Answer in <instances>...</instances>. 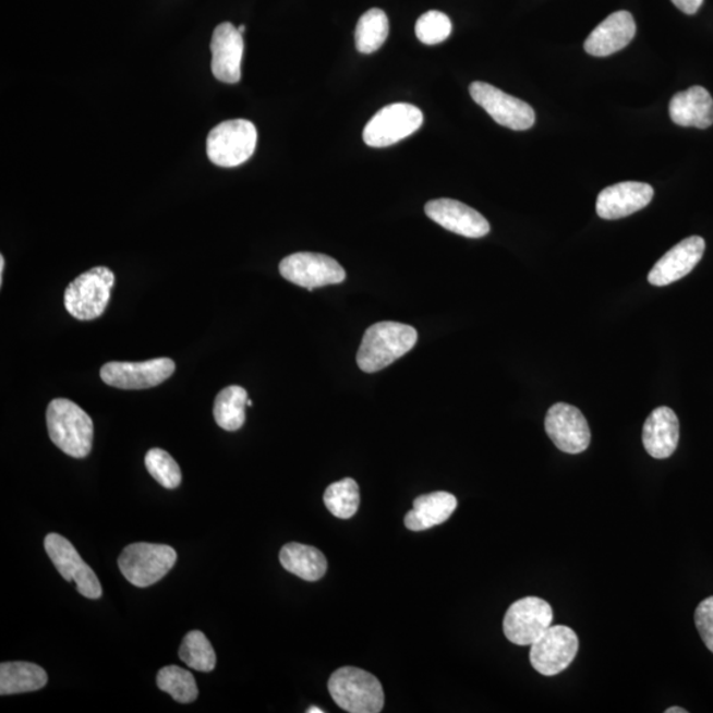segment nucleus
<instances>
[{
    "mask_svg": "<svg viewBox=\"0 0 713 713\" xmlns=\"http://www.w3.org/2000/svg\"><path fill=\"white\" fill-rule=\"evenodd\" d=\"M177 368L170 359L146 362H109L101 368L106 385L122 390H143L165 383Z\"/></svg>",
    "mask_w": 713,
    "mask_h": 713,
    "instance_id": "nucleus-12",
    "label": "nucleus"
},
{
    "mask_svg": "<svg viewBox=\"0 0 713 713\" xmlns=\"http://www.w3.org/2000/svg\"><path fill=\"white\" fill-rule=\"evenodd\" d=\"M306 712H309V713H323L324 711L321 710V709H317V706H311V709L309 711H306Z\"/></svg>",
    "mask_w": 713,
    "mask_h": 713,
    "instance_id": "nucleus-36",
    "label": "nucleus"
},
{
    "mask_svg": "<svg viewBox=\"0 0 713 713\" xmlns=\"http://www.w3.org/2000/svg\"><path fill=\"white\" fill-rule=\"evenodd\" d=\"M246 404L249 406V408H252V406H253V402H252V400H250V399H247V402H246Z\"/></svg>",
    "mask_w": 713,
    "mask_h": 713,
    "instance_id": "nucleus-38",
    "label": "nucleus"
},
{
    "mask_svg": "<svg viewBox=\"0 0 713 713\" xmlns=\"http://www.w3.org/2000/svg\"><path fill=\"white\" fill-rule=\"evenodd\" d=\"M636 22L628 11H618L600 23L587 37L584 49L594 58H606L621 51L635 39Z\"/></svg>",
    "mask_w": 713,
    "mask_h": 713,
    "instance_id": "nucleus-19",
    "label": "nucleus"
},
{
    "mask_svg": "<svg viewBox=\"0 0 713 713\" xmlns=\"http://www.w3.org/2000/svg\"><path fill=\"white\" fill-rule=\"evenodd\" d=\"M177 560L178 554L171 546L141 542L123 549L118 566L131 584L146 588L165 578Z\"/></svg>",
    "mask_w": 713,
    "mask_h": 713,
    "instance_id": "nucleus-4",
    "label": "nucleus"
},
{
    "mask_svg": "<svg viewBox=\"0 0 713 713\" xmlns=\"http://www.w3.org/2000/svg\"><path fill=\"white\" fill-rule=\"evenodd\" d=\"M180 660L193 670L210 673L215 670L217 656L210 641L203 631L192 630L184 637L179 650Z\"/></svg>",
    "mask_w": 713,
    "mask_h": 713,
    "instance_id": "nucleus-27",
    "label": "nucleus"
},
{
    "mask_svg": "<svg viewBox=\"0 0 713 713\" xmlns=\"http://www.w3.org/2000/svg\"><path fill=\"white\" fill-rule=\"evenodd\" d=\"M146 468L149 474L167 490H174L181 483V471L178 462L166 450L154 448L146 455Z\"/></svg>",
    "mask_w": 713,
    "mask_h": 713,
    "instance_id": "nucleus-30",
    "label": "nucleus"
},
{
    "mask_svg": "<svg viewBox=\"0 0 713 713\" xmlns=\"http://www.w3.org/2000/svg\"><path fill=\"white\" fill-rule=\"evenodd\" d=\"M258 133L246 119H233L217 124L206 141V154L213 165L231 168L252 158Z\"/></svg>",
    "mask_w": 713,
    "mask_h": 713,
    "instance_id": "nucleus-5",
    "label": "nucleus"
},
{
    "mask_svg": "<svg viewBox=\"0 0 713 713\" xmlns=\"http://www.w3.org/2000/svg\"><path fill=\"white\" fill-rule=\"evenodd\" d=\"M552 605L540 597L529 596L512 603L504 618V633L515 645L531 646L552 627Z\"/></svg>",
    "mask_w": 713,
    "mask_h": 713,
    "instance_id": "nucleus-9",
    "label": "nucleus"
},
{
    "mask_svg": "<svg viewBox=\"0 0 713 713\" xmlns=\"http://www.w3.org/2000/svg\"><path fill=\"white\" fill-rule=\"evenodd\" d=\"M668 110L678 126L709 129L713 124V99L702 86L675 94Z\"/></svg>",
    "mask_w": 713,
    "mask_h": 713,
    "instance_id": "nucleus-21",
    "label": "nucleus"
},
{
    "mask_svg": "<svg viewBox=\"0 0 713 713\" xmlns=\"http://www.w3.org/2000/svg\"><path fill=\"white\" fill-rule=\"evenodd\" d=\"M705 242L702 237H688L656 262L649 273V283L663 287L687 277L703 258Z\"/></svg>",
    "mask_w": 713,
    "mask_h": 713,
    "instance_id": "nucleus-17",
    "label": "nucleus"
},
{
    "mask_svg": "<svg viewBox=\"0 0 713 713\" xmlns=\"http://www.w3.org/2000/svg\"><path fill=\"white\" fill-rule=\"evenodd\" d=\"M642 442L652 458H670L679 443V421L675 412L668 408L655 409L643 424Z\"/></svg>",
    "mask_w": 713,
    "mask_h": 713,
    "instance_id": "nucleus-20",
    "label": "nucleus"
},
{
    "mask_svg": "<svg viewBox=\"0 0 713 713\" xmlns=\"http://www.w3.org/2000/svg\"><path fill=\"white\" fill-rule=\"evenodd\" d=\"M696 625L704 645L713 653V596L698 605Z\"/></svg>",
    "mask_w": 713,
    "mask_h": 713,
    "instance_id": "nucleus-32",
    "label": "nucleus"
},
{
    "mask_svg": "<svg viewBox=\"0 0 713 713\" xmlns=\"http://www.w3.org/2000/svg\"><path fill=\"white\" fill-rule=\"evenodd\" d=\"M579 652V638L565 625L549 627L531 645V666L544 677H554L571 665Z\"/></svg>",
    "mask_w": 713,
    "mask_h": 713,
    "instance_id": "nucleus-8",
    "label": "nucleus"
},
{
    "mask_svg": "<svg viewBox=\"0 0 713 713\" xmlns=\"http://www.w3.org/2000/svg\"><path fill=\"white\" fill-rule=\"evenodd\" d=\"M654 197L652 185L625 181L605 188L596 203L597 215L604 220H618L645 208Z\"/></svg>",
    "mask_w": 713,
    "mask_h": 713,
    "instance_id": "nucleus-18",
    "label": "nucleus"
},
{
    "mask_svg": "<svg viewBox=\"0 0 713 713\" xmlns=\"http://www.w3.org/2000/svg\"><path fill=\"white\" fill-rule=\"evenodd\" d=\"M666 713H687V710L680 709V706H672V709L666 710Z\"/></svg>",
    "mask_w": 713,
    "mask_h": 713,
    "instance_id": "nucleus-35",
    "label": "nucleus"
},
{
    "mask_svg": "<svg viewBox=\"0 0 713 713\" xmlns=\"http://www.w3.org/2000/svg\"><path fill=\"white\" fill-rule=\"evenodd\" d=\"M328 690L335 703L350 713H379L385 705L383 685L362 668H339L331 674Z\"/></svg>",
    "mask_w": 713,
    "mask_h": 713,
    "instance_id": "nucleus-3",
    "label": "nucleus"
},
{
    "mask_svg": "<svg viewBox=\"0 0 713 713\" xmlns=\"http://www.w3.org/2000/svg\"><path fill=\"white\" fill-rule=\"evenodd\" d=\"M44 547L61 577L67 581H74L83 596L92 600L102 596V587L97 575L67 537L56 533L48 534L44 540Z\"/></svg>",
    "mask_w": 713,
    "mask_h": 713,
    "instance_id": "nucleus-13",
    "label": "nucleus"
},
{
    "mask_svg": "<svg viewBox=\"0 0 713 713\" xmlns=\"http://www.w3.org/2000/svg\"><path fill=\"white\" fill-rule=\"evenodd\" d=\"M677 8L687 15L697 14L704 0H672Z\"/></svg>",
    "mask_w": 713,
    "mask_h": 713,
    "instance_id": "nucleus-33",
    "label": "nucleus"
},
{
    "mask_svg": "<svg viewBox=\"0 0 713 713\" xmlns=\"http://www.w3.org/2000/svg\"><path fill=\"white\" fill-rule=\"evenodd\" d=\"M415 34L425 46H436L452 34V22L440 11H428L418 19Z\"/></svg>",
    "mask_w": 713,
    "mask_h": 713,
    "instance_id": "nucleus-31",
    "label": "nucleus"
},
{
    "mask_svg": "<svg viewBox=\"0 0 713 713\" xmlns=\"http://www.w3.org/2000/svg\"><path fill=\"white\" fill-rule=\"evenodd\" d=\"M423 112L410 104L385 106L366 124L364 142L367 146L384 148L396 145L422 128Z\"/></svg>",
    "mask_w": 713,
    "mask_h": 713,
    "instance_id": "nucleus-7",
    "label": "nucleus"
},
{
    "mask_svg": "<svg viewBox=\"0 0 713 713\" xmlns=\"http://www.w3.org/2000/svg\"><path fill=\"white\" fill-rule=\"evenodd\" d=\"M544 428L561 452L578 455L591 444V430L579 409L568 403H556L547 411Z\"/></svg>",
    "mask_w": 713,
    "mask_h": 713,
    "instance_id": "nucleus-14",
    "label": "nucleus"
},
{
    "mask_svg": "<svg viewBox=\"0 0 713 713\" xmlns=\"http://www.w3.org/2000/svg\"><path fill=\"white\" fill-rule=\"evenodd\" d=\"M247 391L241 386H229L215 400L216 423L225 431H238L246 421Z\"/></svg>",
    "mask_w": 713,
    "mask_h": 713,
    "instance_id": "nucleus-25",
    "label": "nucleus"
},
{
    "mask_svg": "<svg viewBox=\"0 0 713 713\" xmlns=\"http://www.w3.org/2000/svg\"><path fill=\"white\" fill-rule=\"evenodd\" d=\"M324 504L336 518H352L360 506L359 484L353 479L337 481L325 491Z\"/></svg>",
    "mask_w": 713,
    "mask_h": 713,
    "instance_id": "nucleus-29",
    "label": "nucleus"
},
{
    "mask_svg": "<svg viewBox=\"0 0 713 713\" xmlns=\"http://www.w3.org/2000/svg\"><path fill=\"white\" fill-rule=\"evenodd\" d=\"M114 280V274L106 267H94L80 275L65 291V309L69 315L81 322L94 321L101 316L110 302Z\"/></svg>",
    "mask_w": 713,
    "mask_h": 713,
    "instance_id": "nucleus-6",
    "label": "nucleus"
},
{
    "mask_svg": "<svg viewBox=\"0 0 713 713\" xmlns=\"http://www.w3.org/2000/svg\"><path fill=\"white\" fill-rule=\"evenodd\" d=\"M245 29H246L245 26H240V27H238V31H240V33H241L242 35H243V33H245Z\"/></svg>",
    "mask_w": 713,
    "mask_h": 713,
    "instance_id": "nucleus-37",
    "label": "nucleus"
},
{
    "mask_svg": "<svg viewBox=\"0 0 713 713\" xmlns=\"http://www.w3.org/2000/svg\"><path fill=\"white\" fill-rule=\"evenodd\" d=\"M389 17L383 10L372 9L360 17L355 27V47L359 52L371 55L377 52L389 37Z\"/></svg>",
    "mask_w": 713,
    "mask_h": 713,
    "instance_id": "nucleus-26",
    "label": "nucleus"
},
{
    "mask_svg": "<svg viewBox=\"0 0 713 713\" xmlns=\"http://www.w3.org/2000/svg\"><path fill=\"white\" fill-rule=\"evenodd\" d=\"M4 256H0V286L3 283V274H4Z\"/></svg>",
    "mask_w": 713,
    "mask_h": 713,
    "instance_id": "nucleus-34",
    "label": "nucleus"
},
{
    "mask_svg": "<svg viewBox=\"0 0 713 713\" xmlns=\"http://www.w3.org/2000/svg\"><path fill=\"white\" fill-rule=\"evenodd\" d=\"M243 35L231 23L217 26L212 36V72L221 83L237 84L241 80Z\"/></svg>",
    "mask_w": 713,
    "mask_h": 713,
    "instance_id": "nucleus-16",
    "label": "nucleus"
},
{
    "mask_svg": "<svg viewBox=\"0 0 713 713\" xmlns=\"http://www.w3.org/2000/svg\"><path fill=\"white\" fill-rule=\"evenodd\" d=\"M156 684L161 691L170 693L179 703H192L198 697L195 677L179 666L162 667L156 677Z\"/></svg>",
    "mask_w": 713,
    "mask_h": 713,
    "instance_id": "nucleus-28",
    "label": "nucleus"
},
{
    "mask_svg": "<svg viewBox=\"0 0 713 713\" xmlns=\"http://www.w3.org/2000/svg\"><path fill=\"white\" fill-rule=\"evenodd\" d=\"M47 427L55 446L74 459H84L93 446V421L72 400L53 399L47 409Z\"/></svg>",
    "mask_w": 713,
    "mask_h": 713,
    "instance_id": "nucleus-2",
    "label": "nucleus"
},
{
    "mask_svg": "<svg viewBox=\"0 0 713 713\" xmlns=\"http://www.w3.org/2000/svg\"><path fill=\"white\" fill-rule=\"evenodd\" d=\"M458 508V499L447 492L424 494L414 501V509L404 518L406 528L411 531H424L442 524Z\"/></svg>",
    "mask_w": 713,
    "mask_h": 713,
    "instance_id": "nucleus-22",
    "label": "nucleus"
},
{
    "mask_svg": "<svg viewBox=\"0 0 713 713\" xmlns=\"http://www.w3.org/2000/svg\"><path fill=\"white\" fill-rule=\"evenodd\" d=\"M280 565L305 581H317L327 572V559L321 549L302 543H289L280 549Z\"/></svg>",
    "mask_w": 713,
    "mask_h": 713,
    "instance_id": "nucleus-23",
    "label": "nucleus"
},
{
    "mask_svg": "<svg viewBox=\"0 0 713 713\" xmlns=\"http://www.w3.org/2000/svg\"><path fill=\"white\" fill-rule=\"evenodd\" d=\"M416 341L418 331L410 325L394 322L374 324L365 331L356 364L365 373L383 371L409 353Z\"/></svg>",
    "mask_w": 713,
    "mask_h": 713,
    "instance_id": "nucleus-1",
    "label": "nucleus"
},
{
    "mask_svg": "<svg viewBox=\"0 0 713 713\" xmlns=\"http://www.w3.org/2000/svg\"><path fill=\"white\" fill-rule=\"evenodd\" d=\"M473 101L504 128L524 131L534 126L535 111L521 99L497 89L491 84L475 81L469 87Z\"/></svg>",
    "mask_w": 713,
    "mask_h": 713,
    "instance_id": "nucleus-11",
    "label": "nucleus"
},
{
    "mask_svg": "<svg viewBox=\"0 0 713 713\" xmlns=\"http://www.w3.org/2000/svg\"><path fill=\"white\" fill-rule=\"evenodd\" d=\"M425 215L442 228L467 238L490 234L491 225L478 210L450 198H437L425 204Z\"/></svg>",
    "mask_w": 713,
    "mask_h": 713,
    "instance_id": "nucleus-15",
    "label": "nucleus"
},
{
    "mask_svg": "<svg viewBox=\"0 0 713 713\" xmlns=\"http://www.w3.org/2000/svg\"><path fill=\"white\" fill-rule=\"evenodd\" d=\"M281 277L306 290L321 289L324 286L340 285L347 279V273L339 262L328 255L316 253H297L280 262Z\"/></svg>",
    "mask_w": 713,
    "mask_h": 713,
    "instance_id": "nucleus-10",
    "label": "nucleus"
},
{
    "mask_svg": "<svg viewBox=\"0 0 713 713\" xmlns=\"http://www.w3.org/2000/svg\"><path fill=\"white\" fill-rule=\"evenodd\" d=\"M48 684L43 667L29 662H8L0 665V696L41 690Z\"/></svg>",
    "mask_w": 713,
    "mask_h": 713,
    "instance_id": "nucleus-24",
    "label": "nucleus"
}]
</instances>
